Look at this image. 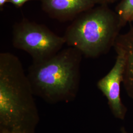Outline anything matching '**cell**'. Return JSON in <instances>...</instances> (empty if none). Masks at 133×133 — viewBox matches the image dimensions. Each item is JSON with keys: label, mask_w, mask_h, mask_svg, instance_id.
Returning <instances> with one entry per match:
<instances>
[{"label": "cell", "mask_w": 133, "mask_h": 133, "mask_svg": "<svg viewBox=\"0 0 133 133\" xmlns=\"http://www.w3.org/2000/svg\"><path fill=\"white\" fill-rule=\"evenodd\" d=\"M116 52L122 53L124 60L123 84L129 96L133 100V27L120 34L114 43Z\"/></svg>", "instance_id": "obj_7"}, {"label": "cell", "mask_w": 133, "mask_h": 133, "mask_svg": "<svg viewBox=\"0 0 133 133\" xmlns=\"http://www.w3.org/2000/svg\"><path fill=\"white\" fill-rule=\"evenodd\" d=\"M130 22H133V16L131 17V18L130 19Z\"/></svg>", "instance_id": "obj_14"}, {"label": "cell", "mask_w": 133, "mask_h": 133, "mask_svg": "<svg viewBox=\"0 0 133 133\" xmlns=\"http://www.w3.org/2000/svg\"><path fill=\"white\" fill-rule=\"evenodd\" d=\"M8 2H10V0H0V9L1 10L3 9L5 4Z\"/></svg>", "instance_id": "obj_11"}, {"label": "cell", "mask_w": 133, "mask_h": 133, "mask_svg": "<svg viewBox=\"0 0 133 133\" xmlns=\"http://www.w3.org/2000/svg\"><path fill=\"white\" fill-rule=\"evenodd\" d=\"M123 27L115 10L108 5H98L81 13L65 32L66 44L76 48L89 58L108 52Z\"/></svg>", "instance_id": "obj_3"}, {"label": "cell", "mask_w": 133, "mask_h": 133, "mask_svg": "<svg viewBox=\"0 0 133 133\" xmlns=\"http://www.w3.org/2000/svg\"><path fill=\"white\" fill-rule=\"evenodd\" d=\"M65 43L63 36H58L44 25L27 19L23 18L13 26V46L28 53L33 62L42 61L52 57Z\"/></svg>", "instance_id": "obj_4"}, {"label": "cell", "mask_w": 133, "mask_h": 133, "mask_svg": "<svg viewBox=\"0 0 133 133\" xmlns=\"http://www.w3.org/2000/svg\"><path fill=\"white\" fill-rule=\"evenodd\" d=\"M30 0H10V3H11L17 8L22 6L23 5Z\"/></svg>", "instance_id": "obj_9"}, {"label": "cell", "mask_w": 133, "mask_h": 133, "mask_svg": "<svg viewBox=\"0 0 133 133\" xmlns=\"http://www.w3.org/2000/svg\"><path fill=\"white\" fill-rule=\"evenodd\" d=\"M115 11L119 16L122 26H125L133 16V0H120Z\"/></svg>", "instance_id": "obj_8"}, {"label": "cell", "mask_w": 133, "mask_h": 133, "mask_svg": "<svg viewBox=\"0 0 133 133\" xmlns=\"http://www.w3.org/2000/svg\"><path fill=\"white\" fill-rule=\"evenodd\" d=\"M43 10L53 19L72 21L81 13L98 5L97 0H41Z\"/></svg>", "instance_id": "obj_6"}, {"label": "cell", "mask_w": 133, "mask_h": 133, "mask_svg": "<svg viewBox=\"0 0 133 133\" xmlns=\"http://www.w3.org/2000/svg\"><path fill=\"white\" fill-rule=\"evenodd\" d=\"M119 1L120 0H97V2L98 5H108Z\"/></svg>", "instance_id": "obj_10"}, {"label": "cell", "mask_w": 133, "mask_h": 133, "mask_svg": "<svg viewBox=\"0 0 133 133\" xmlns=\"http://www.w3.org/2000/svg\"><path fill=\"white\" fill-rule=\"evenodd\" d=\"M121 133H127L126 132V131H125V130H124V129H122V131H121Z\"/></svg>", "instance_id": "obj_13"}, {"label": "cell", "mask_w": 133, "mask_h": 133, "mask_svg": "<svg viewBox=\"0 0 133 133\" xmlns=\"http://www.w3.org/2000/svg\"><path fill=\"white\" fill-rule=\"evenodd\" d=\"M0 133H10L9 132L4 131V130H0Z\"/></svg>", "instance_id": "obj_12"}, {"label": "cell", "mask_w": 133, "mask_h": 133, "mask_svg": "<svg viewBox=\"0 0 133 133\" xmlns=\"http://www.w3.org/2000/svg\"><path fill=\"white\" fill-rule=\"evenodd\" d=\"M114 66L105 76L97 82V87L107 98L110 109L114 116L125 118L127 109L120 97L121 83L123 80L124 60L122 53L116 52Z\"/></svg>", "instance_id": "obj_5"}, {"label": "cell", "mask_w": 133, "mask_h": 133, "mask_svg": "<svg viewBox=\"0 0 133 133\" xmlns=\"http://www.w3.org/2000/svg\"><path fill=\"white\" fill-rule=\"evenodd\" d=\"M82 55L69 46L46 60L33 62L27 75L34 95L50 104L73 101L79 90Z\"/></svg>", "instance_id": "obj_2"}, {"label": "cell", "mask_w": 133, "mask_h": 133, "mask_svg": "<svg viewBox=\"0 0 133 133\" xmlns=\"http://www.w3.org/2000/svg\"><path fill=\"white\" fill-rule=\"evenodd\" d=\"M33 90L18 57L0 53V130L36 133L39 121Z\"/></svg>", "instance_id": "obj_1"}]
</instances>
